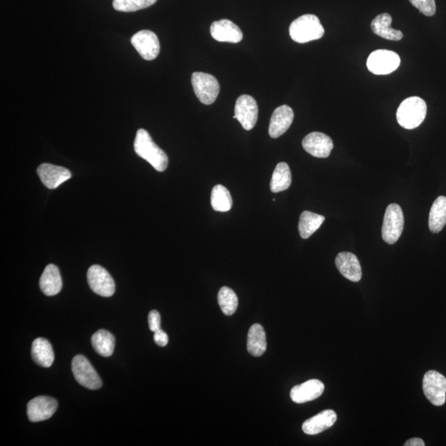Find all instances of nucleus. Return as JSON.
Returning <instances> with one entry per match:
<instances>
[{"label": "nucleus", "instance_id": "obj_23", "mask_svg": "<svg viewBox=\"0 0 446 446\" xmlns=\"http://www.w3.org/2000/svg\"><path fill=\"white\" fill-rule=\"evenodd\" d=\"M32 357L36 364L44 368L51 367L55 358L51 343L47 339H36L32 345Z\"/></svg>", "mask_w": 446, "mask_h": 446}, {"label": "nucleus", "instance_id": "obj_17", "mask_svg": "<svg viewBox=\"0 0 446 446\" xmlns=\"http://www.w3.org/2000/svg\"><path fill=\"white\" fill-rule=\"evenodd\" d=\"M294 114L290 106L282 105L273 112L269 127V134L272 139H278L285 133L293 123Z\"/></svg>", "mask_w": 446, "mask_h": 446}, {"label": "nucleus", "instance_id": "obj_14", "mask_svg": "<svg viewBox=\"0 0 446 446\" xmlns=\"http://www.w3.org/2000/svg\"><path fill=\"white\" fill-rule=\"evenodd\" d=\"M210 33L212 39L221 43H239L243 39V33L240 28L228 19L212 23Z\"/></svg>", "mask_w": 446, "mask_h": 446}, {"label": "nucleus", "instance_id": "obj_18", "mask_svg": "<svg viewBox=\"0 0 446 446\" xmlns=\"http://www.w3.org/2000/svg\"><path fill=\"white\" fill-rule=\"evenodd\" d=\"M336 420L337 416L334 411L325 410L305 420L303 424V431L307 435H318L331 428Z\"/></svg>", "mask_w": 446, "mask_h": 446}, {"label": "nucleus", "instance_id": "obj_19", "mask_svg": "<svg viewBox=\"0 0 446 446\" xmlns=\"http://www.w3.org/2000/svg\"><path fill=\"white\" fill-rule=\"evenodd\" d=\"M336 265L345 278L358 282L362 278V270L358 258L351 252H341L336 257Z\"/></svg>", "mask_w": 446, "mask_h": 446}, {"label": "nucleus", "instance_id": "obj_25", "mask_svg": "<svg viewBox=\"0 0 446 446\" xmlns=\"http://www.w3.org/2000/svg\"><path fill=\"white\" fill-rule=\"evenodd\" d=\"M325 221V216L310 211H304L300 216L298 223L299 234L303 239H307L318 230Z\"/></svg>", "mask_w": 446, "mask_h": 446}, {"label": "nucleus", "instance_id": "obj_26", "mask_svg": "<svg viewBox=\"0 0 446 446\" xmlns=\"http://www.w3.org/2000/svg\"><path fill=\"white\" fill-rule=\"evenodd\" d=\"M292 174L289 165L285 162H281L275 168L270 181V190L273 193H279L285 191L291 185Z\"/></svg>", "mask_w": 446, "mask_h": 446}, {"label": "nucleus", "instance_id": "obj_6", "mask_svg": "<svg viewBox=\"0 0 446 446\" xmlns=\"http://www.w3.org/2000/svg\"><path fill=\"white\" fill-rule=\"evenodd\" d=\"M400 63L401 59L397 53L389 50H377L370 54L367 60V68L371 73L385 76L395 72Z\"/></svg>", "mask_w": 446, "mask_h": 446}, {"label": "nucleus", "instance_id": "obj_1", "mask_svg": "<svg viewBox=\"0 0 446 446\" xmlns=\"http://www.w3.org/2000/svg\"><path fill=\"white\" fill-rule=\"evenodd\" d=\"M134 150L137 155L147 161L157 172H163L168 168V155L154 143L151 135L145 129H139L137 131Z\"/></svg>", "mask_w": 446, "mask_h": 446}, {"label": "nucleus", "instance_id": "obj_9", "mask_svg": "<svg viewBox=\"0 0 446 446\" xmlns=\"http://www.w3.org/2000/svg\"><path fill=\"white\" fill-rule=\"evenodd\" d=\"M92 291L103 297H111L115 293V283L110 273L102 266L92 265L87 273Z\"/></svg>", "mask_w": 446, "mask_h": 446}, {"label": "nucleus", "instance_id": "obj_11", "mask_svg": "<svg viewBox=\"0 0 446 446\" xmlns=\"http://www.w3.org/2000/svg\"><path fill=\"white\" fill-rule=\"evenodd\" d=\"M245 130H252L256 126L258 119V105L252 96L244 94L237 99L235 106V116Z\"/></svg>", "mask_w": 446, "mask_h": 446}, {"label": "nucleus", "instance_id": "obj_32", "mask_svg": "<svg viewBox=\"0 0 446 446\" xmlns=\"http://www.w3.org/2000/svg\"><path fill=\"white\" fill-rule=\"evenodd\" d=\"M161 315L156 310L150 312L148 315V323L150 330L153 332H156L161 329Z\"/></svg>", "mask_w": 446, "mask_h": 446}, {"label": "nucleus", "instance_id": "obj_28", "mask_svg": "<svg viewBox=\"0 0 446 446\" xmlns=\"http://www.w3.org/2000/svg\"><path fill=\"white\" fill-rule=\"evenodd\" d=\"M211 204L216 212H228L232 207V199L230 192L223 185L214 187L211 194Z\"/></svg>", "mask_w": 446, "mask_h": 446}, {"label": "nucleus", "instance_id": "obj_20", "mask_svg": "<svg viewBox=\"0 0 446 446\" xmlns=\"http://www.w3.org/2000/svg\"><path fill=\"white\" fill-rule=\"evenodd\" d=\"M40 289L45 295L55 296L62 289L60 270L55 265L50 264L45 267L40 278Z\"/></svg>", "mask_w": 446, "mask_h": 446}, {"label": "nucleus", "instance_id": "obj_7", "mask_svg": "<svg viewBox=\"0 0 446 446\" xmlns=\"http://www.w3.org/2000/svg\"><path fill=\"white\" fill-rule=\"evenodd\" d=\"M423 393L433 405H444L446 400V378L436 370L425 374L423 381Z\"/></svg>", "mask_w": 446, "mask_h": 446}, {"label": "nucleus", "instance_id": "obj_24", "mask_svg": "<svg viewBox=\"0 0 446 446\" xmlns=\"http://www.w3.org/2000/svg\"><path fill=\"white\" fill-rule=\"evenodd\" d=\"M446 224V197L440 196L433 203L429 214V228L432 233H439Z\"/></svg>", "mask_w": 446, "mask_h": 446}, {"label": "nucleus", "instance_id": "obj_31", "mask_svg": "<svg viewBox=\"0 0 446 446\" xmlns=\"http://www.w3.org/2000/svg\"><path fill=\"white\" fill-rule=\"evenodd\" d=\"M412 6L418 8L424 15L432 17L436 14L435 0H409Z\"/></svg>", "mask_w": 446, "mask_h": 446}, {"label": "nucleus", "instance_id": "obj_8", "mask_svg": "<svg viewBox=\"0 0 446 446\" xmlns=\"http://www.w3.org/2000/svg\"><path fill=\"white\" fill-rule=\"evenodd\" d=\"M72 368L76 381L86 389L96 390L102 387L101 378L84 356H74Z\"/></svg>", "mask_w": 446, "mask_h": 446}, {"label": "nucleus", "instance_id": "obj_12", "mask_svg": "<svg viewBox=\"0 0 446 446\" xmlns=\"http://www.w3.org/2000/svg\"><path fill=\"white\" fill-rule=\"evenodd\" d=\"M56 399L40 396L28 403V416L32 423H39L51 418L57 409Z\"/></svg>", "mask_w": 446, "mask_h": 446}, {"label": "nucleus", "instance_id": "obj_15", "mask_svg": "<svg viewBox=\"0 0 446 446\" xmlns=\"http://www.w3.org/2000/svg\"><path fill=\"white\" fill-rule=\"evenodd\" d=\"M37 172L41 181L50 190L57 189L61 183L72 178V173L69 170L48 163L40 165Z\"/></svg>", "mask_w": 446, "mask_h": 446}, {"label": "nucleus", "instance_id": "obj_5", "mask_svg": "<svg viewBox=\"0 0 446 446\" xmlns=\"http://www.w3.org/2000/svg\"><path fill=\"white\" fill-rule=\"evenodd\" d=\"M192 85L199 101L210 105L216 101L219 94L220 85L218 80L212 74L194 72L192 74Z\"/></svg>", "mask_w": 446, "mask_h": 446}, {"label": "nucleus", "instance_id": "obj_10", "mask_svg": "<svg viewBox=\"0 0 446 446\" xmlns=\"http://www.w3.org/2000/svg\"><path fill=\"white\" fill-rule=\"evenodd\" d=\"M131 43L145 61L155 60L159 55L161 45L155 32L141 30L133 35Z\"/></svg>", "mask_w": 446, "mask_h": 446}, {"label": "nucleus", "instance_id": "obj_22", "mask_svg": "<svg viewBox=\"0 0 446 446\" xmlns=\"http://www.w3.org/2000/svg\"><path fill=\"white\" fill-rule=\"evenodd\" d=\"M267 348L266 334L261 324H253L250 328L247 336V351L252 356L260 357Z\"/></svg>", "mask_w": 446, "mask_h": 446}, {"label": "nucleus", "instance_id": "obj_3", "mask_svg": "<svg viewBox=\"0 0 446 446\" xmlns=\"http://www.w3.org/2000/svg\"><path fill=\"white\" fill-rule=\"evenodd\" d=\"M427 112V103L423 99L416 96L406 99L398 108V123L400 126L409 130L416 128L423 123Z\"/></svg>", "mask_w": 446, "mask_h": 446}, {"label": "nucleus", "instance_id": "obj_29", "mask_svg": "<svg viewBox=\"0 0 446 446\" xmlns=\"http://www.w3.org/2000/svg\"><path fill=\"white\" fill-rule=\"evenodd\" d=\"M218 301L221 310L227 316L235 314L239 307V298L230 287H223L219 292Z\"/></svg>", "mask_w": 446, "mask_h": 446}, {"label": "nucleus", "instance_id": "obj_30", "mask_svg": "<svg viewBox=\"0 0 446 446\" xmlns=\"http://www.w3.org/2000/svg\"><path fill=\"white\" fill-rule=\"evenodd\" d=\"M157 0H114L112 6L120 12H136L149 8L156 3Z\"/></svg>", "mask_w": 446, "mask_h": 446}, {"label": "nucleus", "instance_id": "obj_21", "mask_svg": "<svg viewBox=\"0 0 446 446\" xmlns=\"http://www.w3.org/2000/svg\"><path fill=\"white\" fill-rule=\"evenodd\" d=\"M392 17L389 14H381L371 23V28L375 34L387 40L400 41L403 34L401 31L391 27Z\"/></svg>", "mask_w": 446, "mask_h": 446}, {"label": "nucleus", "instance_id": "obj_27", "mask_svg": "<svg viewBox=\"0 0 446 446\" xmlns=\"http://www.w3.org/2000/svg\"><path fill=\"white\" fill-rule=\"evenodd\" d=\"M91 343L94 351L103 357H110L114 352V336L106 330L95 332L92 336Z\"/></svg>", "mask_w": 446, "mask_h": 446}, {"label": "nucleus", "instance_id": "obj_4", "mask_svg": "<svg viewBox=\"0 0 446 446\" xmlns=\"http://www.w3.org/2000/svg\"><path fill=\"white\" fill-rule=\"evenodd\" d=\"M404 227V216L401 207L397 203L387 206L382 227V237L387 244L397 243Z\"/></svg>", "mask_w": 446, "mask_h": 446}, {"label": "nucleus", "instance_id": "obj_16", "mask_svg": "<svg viewBox=\"0 0 446 446\" xmlns=\"http://www.w3.org/2000/svg\"><path fill=\"white\" fill-rule=\"evenodd\" d=\"M325 386L318 379H311L302 385L294 386L290 392L292 401L295 403H305L314 401L323 394Z\"/></svg>", "mask_w": 446, "mask_h": 446}, {"label": "nucleus", "instance_id": "obj_33", "mask_svg": "<svg viewBox=\"0 0 446 446\" xmlns=\"http://www.w3.org/2000/svg\"><path fill=\"white\" fill-rule=\"evenodd\" d=\"M154 333H155L154 334V341H155L156 344L159 345V347H164L168 344L169 337L164 331L159 329V330Z\"/></svg>", "mask_w": 446, "mask_h": 446}, {"label": "nucleus", "instance_id": "obj_34", "mask_svg": "<svg viewBox=\"0 0 446 446\" xmlns=\"http://www.w3.org/2000/svg\"><path fill=\"white\" fill-rule=\"evenodd\" d=\"M405 446H425V443L423 439L418 438V437H415V438H412L410 440H408L406 441V443L404 444Z\"/></svg>", "mask_w": 446, "mask_h": 446}, {"label": "nucleus", "instance_id": "obj_2", "mask_svg": "<svg viewBox=\"0 0 446 446\" xmlns=\"http://www.w3.org/2000/svg\"><path fill=\"white\" fill-rule=\"evenodd\" d=\"M325 33L324 28L318 17L305 14L299 17L291 23L290 35L298 43H306L322 39Z\"/></svg>", "mask_w": 446, "mask_h": 446}, {"label": "nucleus", "instance_id": "obj_13", "mask_svg": "<svg viewBox=\"0 0 446 446\" xmlns=\"http://www.w3.org/2000/svg\"><path fill=\"white\" fill-rule=\"evenodd\" d=\"M303 148L311 156L316 158H327L333 149L330 136L322 132H312L303 140Z\"/></svg>", "mask_w": 446, "mask_h": 446}]
</instances>
